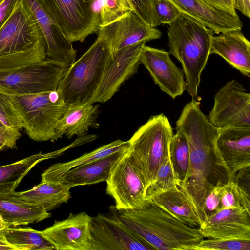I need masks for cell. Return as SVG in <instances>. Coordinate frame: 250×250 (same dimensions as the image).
I'll return each mask as SVG.
<instances>
[{"mask_svg": "<svg viewBox=\"0 0 250 250\" xmlns=\"http://www.w3.org/2000/svg\"><path fill=\"white\" fill-rule=\"evenodd\" d=\"M176 130L185 135L189 151L188 172L179 186L202 215L207 196L219 182L226 184L234 177L217 149L218 128L202 112L199 101L192 99L185 105L176 122Z\"/></svg>", "mask_w": 250, "mask_h": 250, "instance_id": "cell-1", "label": "cell"}, {"mask_svg": "<svg viewBox=\"0 0 250 250\" xmlns=\"http://www.w3.org/2000/svg\"><path fill=\"white\" fill-rule=\"evenodd\" d=\"M116 212L123 222L155 250H193L203 238L198 228L179 221L148 200L142 208Z\"/></svg>", "mask_w": 250, "mask_h": 250, "instance_id": "cell-2", "label": "cell"}, {"mask_svg": "<svg viewBox=\"0 0 250 250\" xmlns=\"http://www.w3.org/2000/svg\"><path fill=\"white\" fill-rule=\"evenodd\" d=\"M214 32L197 21L181 13L167 30L169 54L181 63L186 89L192 99L200 100L198 91L201 73L210 55Z\"/></svg>", "mask_w": 250, "mask_h": 250, "instance_id": "cell-3", "label": "cell"}, {"mask_svg": "<svg viewBox=\"0 0 250 250\" xmlns=\"http://www.w3.org/2000/svg\"><path fill=\"white\" fill-rule=\"evenodd\" d=\"M44 36L27 4L21 0L0 29V71L44 60Z\"/></svg>", "mask_w": 250, "mask_h": 250, "instance_id": "cell-4", "label": "cell"}, {"mask_svg": "<svg viewBox=\"0 0 250 250\" xmlns=\"http://www.w3.org/2000/svg\"><path fill=\"white\" fill-rule=\"evenodd\" d=\"M173 136L169 120L161 113L150 117L128 140L129 152L142 178L145 192L169 155Z\"/></svg>", "mask_w": 250, "mask_h": 250, "instance_id": "cell-5", "label": "cell"}, {"mask_svg": "<svg viewBox=\"0 0 250 250\" xmlns=\"http://www.w3.org/2000/svg\"><path fill=\"white\" fill-rule=\"evenodd\" d=\"M12 104L22 119L26 133L36 141H56V128L70 104L57 90L35 94L11 95Z\"/></svg>", "mask_w": 250, "mask_h": 250, "instance_id": "cell-6", "label": "cell"}, {"mask_svg": "<svg viewBox=\"0 0 250 250\" xmlns=\"http://www.w3.org/2000/svg\"><path fill=\"white\" fill-rule=\"evenodd\" d=\"M110 55L105 44L97 38L67 69L57 89L65 103L72 104L89 101L99 85Z\"/></svg>", "mask_w": 250, "mask_h": 250, "instance_id": "cell-7", "label": "cell"}, {"mask_svg": "<svg viewBox=\"0 0 250 250\" xmlns=\"http://www.w3.org/2000/svg\"><path fill=\"white\" fill-rule=\"evenodd\" d=\"M67 69L48 60L0 71V91L22 95L57 89Z\"/></svg>", "mask_w": 250, "mask_h": 250, "instance_id": "cell-8", "label": "cell"}, {"mask_svg": "<svg viewBox=\"0 0 250 250\" xmlns=\"http://www.w3.org/2000/svg\"><path fill=\"white\" fill-rule=\"evenodd\" d=\"M40 1L70 42H83L96 33L99 22L93 11V0Z\"/></svg>", "mask_w": 250, "mask_h": 250, "instance_id": "cell-9", "label": "cell"}, {"mask_svg": "<svg viewBox=\"0 0 250 250\" xmlns=\"http://www.w3.org/2000/svg\"><path fill=\"white\" fill-rule=\"evenodd\" d=\"M105 182L106 193L114 200L116 210L141 209L146 205L144 184L129 148L115 164Z\"/></svg>", "mask_w": 250, "mask_h": 250, "instance_id": "cell-10", "label": "cell"}, {"mask_svg": "<svg viewBox=\"0 0 250 250\" xmlns=\"http://www.w3.org/2000/svg\"><path fill=\"white\" fill-rule=\"evenodd\" d=\"M93 244L91 250H153L149 243L123 222L116 210L91 217Z\"/></svg>", "mask_w": 250, "mask_h": 250, "instance_id": "cell-11", "label": "cell"}, {"mask_svg": "<svg viewBox=\"0 0 250 250\" xmlns=\"http://www.w3.org/2000/svg\"><path fill=\"white\" fill-rule=\"evenodd\" d=\"M217 128H250V94L235 80L229 81L214 96L208 117Z\"/></svg>", "mask_w": 250, "mask_h": 250, "instance_id": "cell-12", "label": "cell"}, {"mask_svg": "<svg viewBox=\"0 0 250 250\" xmlns=\"http://www.w3.org/2000/svg\"><path fill=\"white\" fill-rule=\"evenodd\" d=\"M146 41H142L123 48L106 63L99 85L88 102L105 103L110 100L122 84L138 70L141 64L142 47Z\"/></svg>", "mask_w": 250, "mask_h": 250, "instance_id": "cell-13", "label": "cell"}, {"mask_svg": "<svg viewBox=\"0 0 250 250\" xmlns=\"http://www.w3.org/2000/svg\"><path fill=\"white\" fill-rule=\"evenodd\" d=\"M97 38L108 49L111 56L119 50L142 41L158 39L160 30L146 24L135 12L130 11L108 24L99 26Z\"/></svg>", "mask_w": 250, "mask_h": 250, "instance_id": "cell-14", "label": "cell"}, {"mask_svg": "<svg viewBox=\"0 0 250 250\" xmlns=\"http://www.w3.org/2000/svg\"><path fill=\"white\" fill-rule=\"evenodd\" d=\"M91 217L85 212L71 213L65 219L55 221L42 232L56 250H91Z\"/></svg>", "mask_w": 250, "mask_h": 250, "instance_id": "cell-15", "label": "cell"}, {"mask_svg": "<svg viewBox=\"0 0 250 250\" xmlns=\"http://www.w3.org/2000/svg\"><path fill=\"white\" fill-rule=\"evenodd\" d=\"M40 28L47 46L45 59L65 69L75 62L77 51L40 0H24Z\"/></svg>", "mask_w": 250, "mask_h": 250, "instance_id": "cell-16", "label": "cell"}, {"mask_svg": "<svg viewBox=\"0 0 250 250\" xmlns=\"http://www.w3.org/2000/svg\"><path fill=\"white\" fill-rule=\"evenodd\" d=\"M140 62L148 71L155 84L173 99L186 90L183 71L174 64L169 52L145 44L141 50Z\"/></svg>", "mask_w": 250, "mask_h": 250, "instance_id": "cell-17", "label": "cell"}, {"mask_svg": "<svg viewBox=\"0 0 250 250\" xmlns=\"http://www.w3.org/2000/svg\"><path fill=\"white\" fill-rule=\"evenodd\" d=\"M198 228L203 238L250 240V212L242 206L221 209Z\"/></svg>", "mask_w": 250, "mask_h": 250, "instance_id": "cell-18", "label": "cell"}, {"mask_svg": "<svg viewBox=\"0 0 250 250\" xmlns=\"http://www.w3.org/2000/svg\"><path fill=\"white\" fill-rule=\"evenodd\" d=\"M169 0L181 13L192 18L215 33L241 30L243 27V22L236 13L217 8L204 0Z\"/></svg>", "mask_w": 250, "mask_h": 250, "instance_id": "cell-19", "label": "cell"}, {"mask_svg": "<svg viewBox=\"0 0 250 250\" xmlns=\"http://www.w3.org/2000/svg\"><path fill=\"white\" fill-rule=\"evenodd\" d=\"M216 146L232 176L250 167V128H218Z\"/></svg>", "mask_w": 250, "mask_h": 250, "instance_id": "cell-20", "label": "cell"}, {"mask_svg": "<svg viewBox=\"0 0 250 250\" xmlns=\"http://www.w3.org/2000/svg\"><path fill=\"white\" fill-rule=\"evenodd\" d=\"M213 35L210 54L222 57L244 76L250 77V42L241 32L233 30Z\"/></svg>", "mask_w": 250, "mask_h": 250, "instance_id": "cell-21", "label": "cell"}, {"mask_svg": "<svg viewBox=\"0 0 250 250\" xmlns=\"http://www.w3.org/2000/svg\"><path fill=\"white\" fill-rule=\"evenodd\" d=\"M99 105L88 102L70 104L62 117L58 121L56 128L57 140L64 136L70 139L74 136L82 137L90 128H98L97 122Z\"/></svg>", "mask_w": 250, "mask_h": 250, "instance_id": "cell-22", "label": "cell"}, {"mask_svg": "<svg viewBox=\"0 0 250 250\" xmlns=\"http://www.w3.org/2000/svg\"><path fill=\"white\" fill-rule=\"evenodd\" d=\"M148 201L191 227L199 228L203 221L192 199L180 186L155 196Z\"/></svg>", "mask_w": 250, "mask_h": 250, "instance_id": "cell-23", "label": "cell"}, {"mask_svg": "<svg viewBox=\"0 0 250 250\" xmlns=\"http://www.w3.org/2000/svg\"><path fill=\"white\" fill-rule=\"evenodd\" d=\"M13 193L0 194V217L10 227L36 223L51 217L41 206L18 198Z\"/></svg>", "mask_w": 250, "mask_h": 250, "instance_id": "cell-24", "label": "cell"}, {"mask_svg": "<svg viewBox=\"0 0 250 250\" xmlns=\"http://www.w3.org/2000/svg\"><path fill=\"white\" fill-rule=\"evenodd\" d=\"M72 186L62 181L41 182L32 188L22 192H14L13 195L26 202L36 204L49 211L63 203L71 197Z\"/></svg>", "mask_w": 250, "mask_h": 250, "instance_id": "cell-25", "label": "cell"}, {"mask_svg": "<svg viewBox=\"0 0 250 250\" xmlns=\"http://www.w3.org/2000/svg\"><path fill=\"white\" fill-rule=\"evenodd\" d=\"M127 150L72 168L64 174L60 181L71 185L72 188L106 181L115 164Z\"/></svg>", "mask_w": 250, "mask_h": 250, "instance_id": "cell-26", "label": "cell"}, {"mask_svg": "<svg viewBox=\"0 0 250 250\" xmlns=\"http://www.w3.org/2000/svg\"><path fill=\"white\" fill-rule=\"evenodd\" d=\"M129 146L128 140H117L72 160L53 164L41 174V182L59 181L64 174L72 168L92 163L114 153L125 151Z\"/></svg>", "mask_w": 250, "mask_h": 250, "instance_id": "cell-27", "label": "cell"}, {"mask_svg": "<svg viewBox=\"0 0 250 250\" xmlns=\"http://www.w3.org/2000/svg\"><path fill=\"white\" fill-rule=\"evenodd\" d=\"M65 147L45 154L39 153L13 163L0 166V194L13 193L29 171L41 161L61 155Z\"/></svg>", "mask_w": 250, "mask_h": 250, "instance_id": "cell-28", "label": "cell"}, {"mask_svg": "<svg viewBox=\"0 0 250 250\" xmlns=\"http://www.w3.org/2000/svg\"><path fill=\"white\" fill-rule=\"evenodd\" d=\"M4 238L17 250H54L53 245L43 236L42 231L29 227H9Z\"/></svg>", "mask_w": 250, "mask_h": 250, "instance_id": "cell-29", "label": "cell"}, {"mask_svg": "<svg viewBox=\"0 0 250 250\" xmlns=\"http://www.w3.org/2000/svg\"><path fill=\"white\" fill-rule=\"evenodd\" d=\"M169 157L174 173L180 182L185 180L189 165V151L188 141L182 132L176 130L169 146Z\"/></svg>", "mask_w": 250, "mask_h": 250, "instance_id": "cell-30", "label": "cell"}, {"mask_svg": "<svg viewBox=\"0 0 250 250\" xmlns=\"http://www.w3.org/2000/svg\"><path fill=\"white\" fill-rule=\"evenodd\" d=\"M92 9L99 26L106 25L130 11L135 12L131 0H93Z\"/></svg>", "mask_w": 250, "mask_h": 250, "instance_id": "cell-31", "label": "cell"}, {"mask_svg": "<svg viewBox=\"0 0 250 250\" xmlns=\"http://www.w3.org/2000/svg\"><path fill=\"white\" fill-rule=\"evenodd\" d=\"M179 186L180 182L174 173L169 155L159 168L153 183L146 189V200H148Z\"/></svg>", "mask_w": 250, "mask_h": 250, "instance_id": "cell-32", "label": "cell"}, {"mask_svg": "<svg viewBox=\"0 0 250 250\" xmlns=\"http://www.w3.org/2000/svg\"><path fill=\"white\" fill-rule=\"evenodd\" d=\"M241 206L250 211V194L233 180L228 181L224 184L220 200V210Z\"/></svg>", "mask_w": 250, "mask_h": 250, "instance_id": "cell-33", "label": "cell"}, {"mask_svg": "<svg viewBox=\"0 0 250 250\" xmlns=\"http://www.w3.org/2000/svg\"><path fill=\"white\" fill-rule=\"evenodd\" d=\"M193 250H250V240L203 238Z\"/></svg>", "mask_w": 250, "mask_h": 250, "instance_id": "cell-34", "label": "cell"}, {"mask_svg": "<svg viewBox=\"0 0 250 250\" xmlns=\"http://www.w3.org/2000/svg\"><path fill=\"white\" fill-rule=\"evenodd\" d=\"M0 121L6 126L19 130L24 128L21 117L11 102V95L0 91Z\"/></svg>", "mask_w": 250, "mask_h": 250, "instance_id": "cell-35", "label": "cell"}, {"mask_svg": "<svg viewBox=\"0 0 250 250\" xmlns=\"http://www.w3.org/2000/svg\"><path fill=\"white\" fill-rule=\"evenodd\" d=\"M136 13L148 25L156 27L161 24L155 10V0H131Z\"/></svg>", "mask_w": 250, "mask_h": 250, "instance_id": "cell-36", "label": "cell"}, {"mask_svg": "<svg viewBox=\"0 0 250 250\" xmlns=\"http://www.w3.org/2000/svg\"><path fill=\"white\" fill-rule=\"evenodd\" d=\"M154 6L157 19L161 24L169 25L181 14L169 0H155Z\"/></svg>", "mask_w": 250, "mask_h": 250, "instance_id": "cell-37", "label": "cell"}, {"mask_svg": "<svg viewBox=\"0 0 250 250\" xmlns=\"http://www.w3.org/2000/svg\"><path fill=\"white\" fill-rule=\"evenodd\" d=\"M224 184L219 182L206 197L201 212L203 220L220 210V200Z\"/></svg>", "mask_w": 250, "mask_h": 250, "instance_id": "cell-38", "label": "cell"}, {"mask_svg": "<svg viewBox=\"0 0 250 250\" xmlns=\"http://www.w3.org/2000/svg\"><path fill=\"white\" fill-rule=\"evenodd\" d=\"M21 135L19 130L5 125L0 127V151L16 148L17 141Z\"/></svg>", "mask_w": 250, "mask_h": 250, "instance_id": "cell-39", "label": "cell"}, {"mask_svg": "<svg viewBox=\"0 0 250 250\" xmlns=\"http://www.w3.org/2000/svg\"><path fill=\"white\" fill-rule=\"evenodd\" d=\"M21 0H0V29L5 24Z\"/></svg>", "mask_w": 250, "mask_h": 250, "instance_id": "cell-40", "label": "cell"}, {"mask_svg": "<svg viewBox=\"0 0 250 250\" xmlns=\"http://www.w3.org/2000/svg\"><path fill=\"white\" fill-rule=\"evenodd\" d=\"M250 167H245L238 171L234 176L233 181L240 187L250 194Z\"/></svg>", "mask_w": 250, "mask_h": 250, "instance_id": "cell-41", "label": "cell"}, {"mask_svg": "<svg viewBox=\"0 0 250 250\" xmlns=\"http://www.w3.org/2000/svg\"><path fill=\"white\" fill-rule=\"evenodd\" d=\"M210 5L232 13H236L233 0H204Z\"/></svg>", "mask_w": 250, "mask_h": 250, "instance_id": "cell-42", "label": "cell"}, {"mask_svg": "<svg viewBox=\"0 0 250 250\" xmlns=\"http://www.w3.org/2000/svg\"><path fill=\"white\" fill-rule=\"evenodd\" d=\"M235 10L247 17H250V0H233Z\"/></svg>", "mask_w": 250, "mask_h": 250, "instance_id": "cell-43", "label": "cell"}, {"mask_svg": "<svg viewBox=\"0 0 250 250\" xmlns=\"http://www.w3.org/2000/svg\"><path fill=\"white\" fill-rule=\"evenodd\" d=\"M10 227L0 217V239L5 240L4 238L5 234L7 229Z\"/></svg>", "mask_w": 250, "mask_h": 250, "instance_id": "cell-44", "label": "cell"}, {"mask_svg": "<svg viewBox=\"0 0 250 250\" xmlns=\"http://www.w3.org/2000/svg\"><path fill=\"white\" fill-rule=\"evenodd\" d=\"M0 250H17L16 248L9 244L5 240L0 239Z\"/></svg>", "mask_w": 250, "mask_h": 250, "instance_id": "cell-45", "label": "cell"}, {"mask_svg": "<svg viewBox=\"0 0 250 250\" xmlns=\"http://www.w3.org/2000/svg\"><path fill=\"white\" fill-rule=\"evenodd\" d=\"M4 125L2 123V122L0 121V127L4 126Z\"/></svg>", "mask_w": 250, "mask_h": 250, "instance_id": "cell-46", "label": "cell"}]
</instances>
